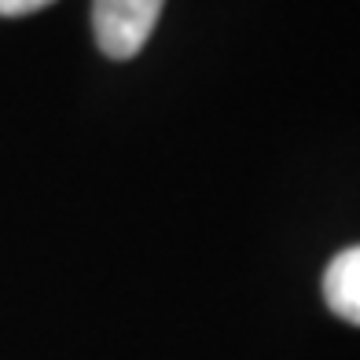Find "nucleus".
Here are the masks:
<instances>
[{"mask_svg": "<svg viewBox=\"0 0 360 360\" xmlns=\"http://www.w3.org/2000/svg\"><path fill=\"white\" fill-rule=\"evenodd\" d=\"M48 4H52V0H0V15H4V19H19V15H34Z\"/></svg>", "mask_w": 360, "mask_h": 360, "instance_id": "nucleus-3", "label": "nucleus"}, {"mask_svg": "<svg viewBox=\"0 0 360 360\" xmlns=\"http://www.w3.org/2000/svg\"><path fill=\"white\" fill-rule=\"evenodd\" d=\"M323 302L346 323L360 327V247L342 250L323 272Z\"/></svg>", "mask_w": 360, "mask_h": 360, "instance_id": "nucleus-2", "label": "nucleus"}, {"mask_svg": "<svg viewBox=\"0 0 360 360\" xmlns=\"http://www.w3.org/2000/svg\"><path fill=\"white\" fill-rule=\"evenodd\" d=\"M166 0H92V34L107 59H133L155 34Z\"/></svg>", "mask_w": 360, "mask_h": 360, "instance_id": "nucleus-1", "label": "nucleus"}]
</instances>
